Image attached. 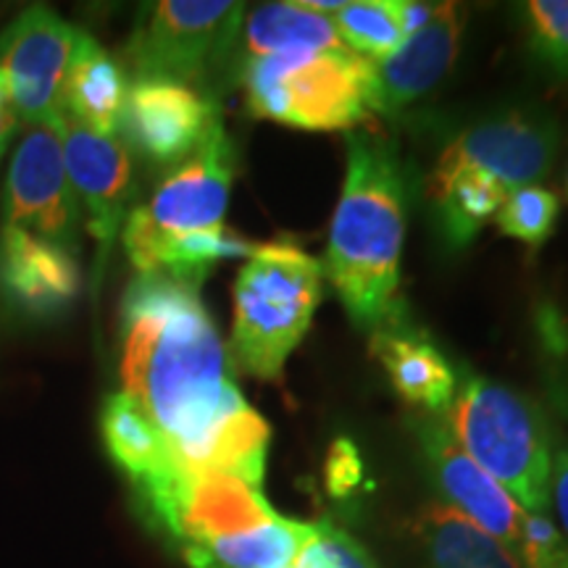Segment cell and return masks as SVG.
Wrapping results in <instances>:
<instances>
[{"mask_svg": "<svg viewBox=\"0 0 568 568\" xmlns=\"http://www.w3.org/2000/svg\"><path fill=\"white\" fill-rule=\"evenodd\" d=\"M293 568H376V564L335 521H316Z\"/></svg>", "mask_w": 568, "mask_h": 568, "instance_id": "27", "label": "cell"}, {"mask_svg": "<svg viewBox=\"0 0 568 568\" xmlns=\"http://www.w3.org/2000/svg\"><path fill=\"white\" fill-rule=\"evenodd\" d=\"M364 481V456L351 437H337L326 453L324 485L326 493L337 500L351 497Z\"/></svg>", "mask_w": 568, "mask_h": 568, "instance_id": "29", "label": "cell"}, {"mask_svg": "<svg viewBox=\"0 0 568 568\" xmlns=\"http://www.w3.org/2000/svg\"><path fill=\"white\" fill-rule=\"evenodd\" d=\"M3 111H13L9 103V90H6V80H3V71H0V113Z\"/></svg>", "mask_w": 568, "mask_h": 568, "instance_id": "34", "label": "cell"}, {"mask_svg": "<svg viewBox=\"0 0 568 568\" xmlns=\"http://www.w3.org/2000/svg\"><path fill=\"white\" fill-rule=\"evenodd\" d=\"M550 495L556 503L558 518L564 524L568 537V443L552 437V474H550Z\"/></svg>", "mask_w": 568, "mask_h": 568, "instance_id": "30", "label": "cell"}, {"mask_svg": "<svg viewBox=\"0 0 568 568\" xmlns=\"http://www.w3.org/2000/svg\"><path fill=\"white\" fill-rule=\"evenodd\" d=\"M426 190L437 216V230L450 247H466L471 243L485 230V224H489V219H495L508 195L500 182L474 169H464L443 180H429Z\"/></svg>", "mask_w": 568, "mask_h": 568, "instance_id": "23", "label": "cell"}, {"mask_svg": "<svg viewBox=\"0 0 568 568\" xmlns=\"http://www.w3.org/2000/svg\"><path fill=\"white\" fill-rule=\"evenodd\" d=\"M63 159L84 226L98 245V274L113 240L124 230L132 197V155L119 138L98 134L61 113Z\"/></svg>", "mask_w": 568, "mask_h": 568, "instance_id": "14", "label": "cell"}, {"mask_svg": "<svg viewBox=\"0 0 568 568\" xmlns=\"http://www.w3.org/2000/svg\"><path fill=\"white\" fill-rule=\"evenodd\" d=\"M414 537L426 568H521L500 539L443 503L422 508Z\"/></svg>", "mask_w": 568, "mask_h": 568, "instance_id": "19", "label": "cell"}, {"mask_svg": "<svg viewBox=\"0 0 568 568\" xmlns=\"http://www.w3.org/2000/svg\"><path fill=\"white\" fill-rule=\"evenodd\" d=\"M134 487L151 516L182 548L243 535L276 518L258 487L226 474H193L174 466Z\"/></svg>", "mask_w": 568, "mask_h": 568, "instance_id": "8", "label": "cell"}, {"mask_svg": "<svg viewBox=\"0 0 568 568\" xmlns=\"http://www.w3.org/2000/svg\"><path fill=\"white\" fill-rule=\"evenodd\" d=\"M558 213V197L539 184H529V187L510 190L500 211L495 213V224L508 237L521 240L529 247H539L548 243L550 234L556 232Z\"/></svg>", "mask_w": 568, "mask_h": 568, "instance_id": "25", "label": "cell"}, {"mask_svg": "<svg viewBox=\"0 0 568 568\" xmlns=\"http://www.w3.org/2000/svg\"><path fill=\"white\" fill-rule=\"evenodd\" d=\"M437 3H422V0H395V13H397V24H400L403 40L408 34H414L416 30H422L426 21L432 19Z\"/></svg>", "mask_w": 568, "mask_h": 568, "instance_id": "31", "label": "cell"}, {"mask_svg": "<svg viewBox=\"0 0 568 568\" xmlns=\"http://www.w3.org/2000/svg\"><path fill=\"white\" fill-rule=\"evenodd\" d=\"M332 21L347 51L364 55L368 61L387 59L403 42L395 0H353V3H345Z\"/></svg>", "mask_w": 568, "mask_h": 568, "instance_id": "24", "label": "cell"}, {"mask_svg": "<svg viewBox=\"0 0 568 568\" xmlns=\"http://www.w3.org/2000/svg\"><path fill=\"white\" fill-rule=\"evenodd\" d=\"M558 145V122L548 111L506 109L468 124L447 142L429 180L474 169L493 176L510 193L542 182L556 163Z\"/></svg>", "mask_w": 568, "mask_h": 568, "instance_id": "9", "label": "cell"}, {"mask_svg": "<svg viewBox=\"0 0 568 568\" xmlns=\"http://www.w3.org/2000/svg\"><path fill=\"white\" fill-rule=\"evenodd\" d=\"M464 27V6L437 3L422 30L408 34L387 59L374 61L372 111L395 113L435 90L458 59Z\"/></svg>", "mask_w": 568, "mask_h": 568, "instance_id": "15", "label": "cell"}, {"mask_svg": "<svg viewBox=\"0 0 568 568\" xmlns=\"http://www.w3.org/2000/svg\"><path fill=\"white\" fill-rule=\"evenodd\" d=\"M240 32H243L247 59L295 51H343L345 48L332 17L308 9L303 0L258 6L243 19Z\"/></svg>", "mask_w": 568, "mask_h": 568, "instance_id": "20", "label": "cell"}, {"mask_svg": "<svg viewBox=\"0 0 568 568\" xmlns=\"http://www.w3.org/2000/svg\"><path fill=\"white\" fill-rule=\"evenodd\" d=\"M343 193L322 272L358 329L397 318L406 240V180L395 145L372 130L347 132Z\"/></svg>", "mask_w": 568, "mask_h": 568, "instance_id": "2", "label": "cell"}, {"mask_svg": "<svg viewBox=\"0 0 568 568\" xmlns=\"http://www.w3.org/2000/svg\"><path fill=\"white\" fill-rule=\"evenodd\" d=\"M566 187H568V182H566Z\"/></svg>", "mask_w": 568, "mask_h": 568, "instance_id": "36", "label": "cell"}, {"mask_svg": "<svg viewBox=\"0 0 568 568\" xmlns=\"http://www.w3.org/2000/svg\"><path fill=\"white\" fill-rule=\"evenodd\" d=\"M243 3L161 0L140 6L124 63L138 80L205 84L224 67L243 30Z\"/></svg>", "mask_w": 568, "mask_h": 568, "instance_id": "6", "label": "cell"}, {"mask_svg": "<svg viewBox=\"0 0 568 568\" xmlns=\"http://www.w3.org/2000/svg\"><path fill=\"white\" fill-rule=\"evenodd\" d=\"M130 80L122 63L105 53L92 34L80 32L61 90V113L98 134L116 138L122 130Z\"/></svg>", "mask_w": 568, "mask_h": 568, "instance_id": "18", "label": "cell"}, {"mask_svg": "<svg viewBox=\"0 0 568 568\" xmlns=\"http://www.w3.org/2000/svg\"><path fill=\"white\" fill-rule=\"evenodd\" d=\"M101 432L105 450L113 464L130 477L134 485L151 481L169 468L174 460L169 456L166 439L151 416L142 410L130 395L113 393L103 400L101 410Z\"/></svg>", "mask_w": 568, "mask_h": 568, "instance_id": "22", "label": "cell"}, {"mask_svg": "<svg viewBox=\"0 0 568 568\" xmlns=\"http://www.w3.org/2000/svg\"><path fill=\"white\" fill-rule=\"evenodd\" d=\"M80 30L51 6H30L0 34V71L21 124L61 119V90Z\"/></svg>", "mask_w": 568, "mask_h": 568, "instance_id": "10", "label": "cell"}, {"mask_svg": "<svg viewBox=\"0 0 568 568\" xmlns=\"http://www.w3.org/2000/svg\"><path fill=\"white\" fill-rule=\"evenodd\" d=\"M284 568H293V566H284Z\"/></svg>", "mask_w": 568, "mask_h": 568, "instance_id": "35", "label": "cell"}, {"mask_svg": "<svg viewBox=\"0 0 568 568\" xmlns=\"http://www.w3.org/2000/svg\"><path fill=\"white\" fill-rule=\"evenodd\" d=\"M247 111L308 132H353L372 116L374 61L347 51L274 53L247 59Z\"/></svg>", "mask_w": 568, "mask_h": 568, "instance_id": "5", "label": "cell"}, {"mask_svg": "<svg viewBox=\"0 0 568 568\" xmlns=\"http://www.w3.org/2000/svg\"><path fill=\"white\" fill-rule=\"evenodd\" d=\"M414 432L426 474L447 506L485 529L487 535L500 539L516 556L524 510L514 497L474 464L443 416H422L414 424Z\"/></svg>", "mask_w": 568, "mask_h": 568, "instance_id": "12", "label": "cell"}, {"mask_svg": "<svg viewBox=\"0 0 568 568\" xmlns=\"http://www.w3.org/2000/svg\"><path fill=\"white\" fill-rule=\"evenodd\" d=\"M19 124H21L19 116L13 111L0 113V155L6 153V148H9V142H11V134L17 132Z\"/></svg>", "mask_w": 568, "mask_h": 568, "instance_id": "33", "label": "cell"}, {"mask_svg": "<svg viewBox=\"0 0 568 568\" xmlns=\"http://www.w3.org/2000/svg\"><path fill=\"white\" fill-rule=\"evenodd\" d=\"M82 287L77 253L34 234L6 226L0 234V290L21 314L59 316Z\"/></svg>", "mask_w": 568, "mask_h": 568, "instance_id": "16", "label": "cell"}, {"mask_svg": "<svg viewBox=\"0 0 568 568\" xmlns=\"http://www.w3.org/2000/svg\"><path fill=\"white\" fill-rule=\"evenodd\" d=\"M6 226H17L77 253L80 203L63 159L61 119L27 126L6 180Z\"/></svg>", "mask_w": 568, "mask_h": 568, "instance_id": "11", "label": "cell"}, {"mask_svg": "<svg viewBox=\"0 0 568 568\" xmlns=\"http://www.w3.org/2000/svg\"><path fill=\"white\" fill-rule=\"evenodd\" d=\"M545 389H548V400L550 406L558 410L560 416L568 422V372L566 368L552 366L545 374Z\"/></svg>", "mask_w": 568, "mask_h": 568, "instance_id": "32", "label": "cell"}, {"mask_svg": "<svg viewBox=\"0 0 568 568\" xmlns=\"http://www.w3.org/2000/svg\"><path fill=\"white\" fill-rule=\"evenodd\" d=\"M311 537V524L276 516L264 527L201 545H184L193 568H284L293 566Z\"/></svg>", "mask_w": 568, "mask_h": 568, "instance_id": "21", "label": "cell"}, {"mask_svg": "<svg viewBox=\"0 0 568 568\" xmlns=\"http://www.w3.org/2000/svg\"><path fill=\"white\" fill-rule=\"evenodd\" d=\"M322 261L293 243L253 247L234 280L232 361L255 379L276 382L322 303Z\"/></svg>", "mask_w": 568, "mask_h": 568, "instance_id": "4", "label": "cell"}, {"mask_svg": "<svg viewBox=\"0 0 568 568\" xmlns=\"http://www.w3.org/2000/svg\"><path fill=\"white\" fill-rule=\"evenodd\" d=\"M521 9L531 55L568 80V0H529Z\"/></svg>", "mask_w": 568, "mask_h": 568, "instance_id": "26", "label": "cell"}, {"mask_svg": "<svg viewBox=\"0 0 568 568\" xmlns=\"http://www.w3.org/2000/svg\"><path fill=\"white\" fill-rule=\"evenodd\" d=\"M219 122L216 103L197 88L169 80H134L119 132L145 161L180 166Z\"/></svg>", "mask_w": 568, "mask_h": 568, "instance_id": "13", "label": "cell"}, {"mask_svg": "<svg viewBox=\"0 0 568 568\" xmlns=\"http://www.w3.org/2000/svg\"><path fill=\"white\" fill-rule=\"evenodd\" d=\"M119 347L124 395L159 426L174 466L197 471L216 432L251 406L195 284L134 276L122 297Z\"/></svg>", "mask_w": 568, "mask_h": 568, "instance_id": "1", "label": "cell"}, {"mask_svg": "<svg viewBox=\"0 0 568 568\" xmlns=\"http://www.w3.org/2000/svg\"><path fill=\"white\" fill-rule=\"evenodd\" d=\"M447 424L474 464L506 489L524 514L548 510L556 435L529 395L464 374L447 408Z\"/></svg>", "mask_w": 568, "mask_h": 568, "instance_id": "3", "label": "cell"}, {"mask_svg": "<svg viewBox=\"0 0 568 568\" xmlns=\"http://www.w3.org/2000/svg\"><path fill=\"white\" fill-rule=\"evenodd\" d=\"M372 355L385 366L395 393L408 406L439 416L456 395V372L445 353L424 332L389 322L374 332Z\"/></svg>", "mask_w": 568, "mask_h": 568, "instance_id": "17", "label": "cell"}, {"mask_svg": "<svg viewBox=\"0 0 568 568\" xmlns=\"http://www.w3.org/2000/svg\"><path fill=\"white\" fill-rule=\"evenodd\" d=\"M516 558L527 568H568V539L545 514H524Z\"/></svg>", "mask_w": 568, "mask_h": 568, "instance_id": "28", "label": "cell"}, {"mask_svg": "<svg viewBox=\"0 0 568 568\" xmlns=\"http://www.w3.org/2000/svg\"><path fill=\"white\" fill-rule=\"evenodd\" d=\"M232 180L234 148L219 122L203 145L155 187L151 201L130 211L122 240L132 266L138 268L161 240L224 224Z\"/></svg>", "mask_w": 568, "mask_h": 568, "instance_id": "7", "label": "cell"}]
</instances>
